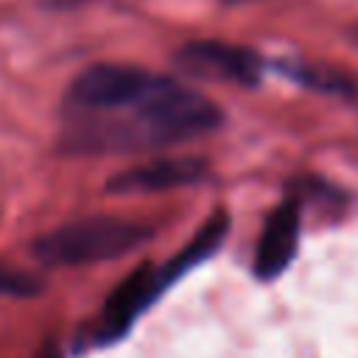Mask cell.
I'll return each instance as SVG.
<instances>
[{
	"instance_id": "cell-1",
	"label": "cell",
	"mask_w": 358,
	"mask_h": 358,
	"mask_svg": "<svg viewBox=\"0 0 358 358\" xmlns=\"http://www.w3.org/2000/svg\"><path fill=\"white\" fill-rule=\"evenodd\" d=\"M224 115L207 95L154 73L129 103L101 112H64L62 148L70 154H140L204 137Z\"/></svg>"
},
{
	"instance_id": "cell-2",
	"label": "cell",
	"mask_w": 358,
	"mask_h": 358,
	"mask_svg": "<svg viewBox=\"0 0 358 358\" xmlns=\"http://www.w3.org/2000/svg\"><path fill=\"white\" fill-rule=\"evenodd\" d=\"M227 232H229V218L224 210H218L201 224V229L193 235V241L176 257H171L165 266H140L137 271H131L109 294V299L101 310L98 341L109 344V341L123 338L131 330V324L157 302V296H162L185 271H190L193 266L204 263L210 255L218 252Z\"/></svg>"
},
{
	"instance_id": "cell-3",
	"label": "cell",
	"mask_w": 358,
	"mask_h": 358,
	"mask_svg": "<svg viewBox=\"0 0 358 358\" xmlns=\"http://www.w3.org/2000/svg\"><path fill=\"white\" fill-rule=\"evenodd\" d=\"M151 238V227L115 215H90L62 224L34 241V257L42 266H87L123 257Z\"/></svg>"
},
{
	"instance_id": "cell-4",
	"label": "cell",
	"mask_w": 358,
	"mask_h": 358,
	"mask_svg": "<svg viewBox=\"0 0 358 358\" xmlns=\"http://www.w3.org/2000/svg\"><path fill=\"white\" fill-rule=\"evenodd\" d=\"M173 64L179 73L193 76V78H207V81H232L252 87L260 81L263 62L255 50L218 42V39H196L182 45L173 53Z\"/></svg>"
},
{
	"instance_id": "cell-5",
	"label": "cell",
	"mask_w": 358,
	"mask_h": 358,
	"mask_svg": "<svg viewBox=\"0 0 358 358\" xmlns=\"http://www.w3.org/2000/svg\"><path fill=\"white\" fill-rule=\"evenodd\" d=\"M207 173L204 159L199 157H157L140 165H131L120 173H115L106 182L109 193L126 196V193H162L173 187H187L201 182Z\"/></svg>"
},
{
	"instance_id": "cell-6",
	"label": "cell",
	"mask_w": 358,
	"mask_h": 358,
	"mask_svg": "<svg viewBox=\"0 0 358 358\" xmlns=\"http://www.w3.org/2000/svg\"><path fill=\"white\" fill-rule=\"evenodd\" d=\"M296 243H299V207L294 201H282L266 218V227L260 232L255 252V274L260 280L280 277L294 260Z\"/></svg>"
},
{
	"instance_id": "cell-7",
	"label": "cell",
	"mask_w": 358,
	"mask_h": 358,
	"mask_svg": "<svg viewBox=\"0 0 358 358\" xmlns=\"http://www.w3.org/2000/svg\"><path fill=\"white\" fill-rule=\"evenodd\" d=\"M42 291V282L25 271L0 268V296H34Z\"/></svg>"
},
{
	"instance_id": "cell-8",
	"label": "cell",
	"mask_w": 358,
	"mask_h": 358,
	"mask_svg": "<svg viewBox=\"0 0 358 358\" xmlns=\"http://www.w3.org/2000/svg\"><path fill=\"white\" fill-rule=\"evenodd\" d=\"M50 6H59V8H70V6H78V3H87V0H48Z\"/></svg>"
},
{
	"instance_id": "cell-9",
	"label": "cell",
	"mask_w": 358,
	"mask_h": 358,
	"mask_svg": "<svg viewBox=\"0 0 358 358\" xmlns=\"http://www.w3.org/2000/svg\"><path fill=\"white\" fill-rule=\"evenodd\" d=\"M39 358H62V355H59V350L48 347V350H42V355H39Z\"/></svg>"
},
{
	"instance_id": "cell-10",
	"label": "cell",
	"mask_w": 358,
	"mask_h": 358,
	"mask_svg": "<svg viewBox=\"0 0 358 358\" xmlns=\"http://www.w3.org/2000/svg\"><path fill=\"white\" fill-rule=\"evenodd\" d=\"M352 39H355V45H358V25L352 28Z\"/></svg>"
},
{
	"instance_id": "cell-11",
	"label": "cell",
	"mask_w": 358,
	"mask_h": 358,
	"mask_svg": "<svg viewBox=\"0 0 358 358\" xmlns=\"http://www.w3.org/2000/svg\"><path fill=\"white\" fill-rule=\"evenodd\" d=\"M224 3H249V0H224Z\"/></svg>"
}]
</instances>
